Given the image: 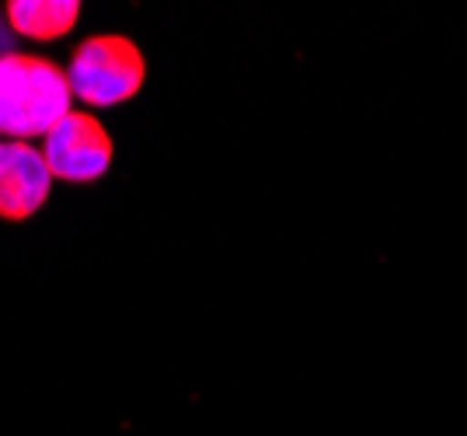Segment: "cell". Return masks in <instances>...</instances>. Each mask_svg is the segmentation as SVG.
Here are the masks:
<instances>
[{
  "label": "cell",
  "instance_id": "2",
  "mask_svg": "<svg viewBox=\"0 0 467 436\" xmlns=\"http://www.w3.org/2000/svg\"><path fill=\"white\" fill-rule=\"evenodd\" d=\"M70 95L91 109H112L137 95L147 80V60L140 46L126 36H91L74 49L70 67Z\"/></svg>",
  "mask_w": 467,
  "mask_h": 436
},
{
  "label": "cell",
  "instance_id": "3",
  "mask_svg": "<svg viewBox=\"0 0 467 436\" xmlns=\"http://www.w3.org/2000/svg\"><path fill=\"white\" fill-rule=\"evenodd\" d=\"M112 137L91 112H67L63 119L42 137V158L49 164L53 179L63 182H95L112 164Z\"/></svg>",
  "mask_w": 467,
  "mask_h": 436
},
{
  "label": "cell",
  "instance_id": "4",
  "mask_svg": "<svg viewBox=\"0 0 467 436\" xmlns=\"http://www.w3.org/2000/svg\"><path fill=\"white\" fill-rule=\"evenodd\" d=\"M53 189V171L39 147L0 140V217L28 220L42 210Z\"/></svg>",
  "mask_w": 467,
  "mask_h": 436
},
{
  "label": "cell",
  "instance_id": "6",
  "mask_svg": "<svg viewBox=\"0 0 467 436\" xmlns=\"http://www.w3.org/2000/svg\"><path fill=\"white\" fill-rule=\"evenodd\" d=\"M7 53H15V49H11V25L0 21V57H7Z\"/></svg>",
  "mask_w": 467,
  "mask_h": 436
},
{
  "label": "cell",
  "instance_id": "1",
  "mask_svg": "<svg viewBox=\"0 0 467 436\" xmlns=\"http://www.w3.org/2000/svg\"><path fill=\"white\" fill-rule=\"evenodd\" d=\"M70 80L53 60L7 53L0 57V137L28 143L46 137L70 112Z\"/></svg>",
  "mask_w": 467,
  "mask_h": 436
},
{
  "label": "cell",
  "instance_id": "5",
  "mask_svg": "<svg viewBox=\"0 0 467 436\" xmlns=\"http://www.w3.org/2000/svg\"><path fill=\"white\" fill-rule=\"evenodd\" d=\"M78 0H15V4H7L11 32L36 42L63 39L78 25Z\"/></svg>",
  "mask_w": 467,
  "mask_h": 436
}]
</instances>
